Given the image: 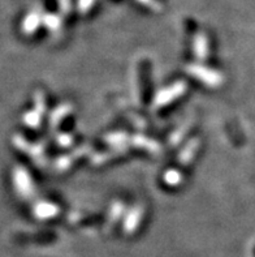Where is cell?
Instances as JSON below:
<instances>
[{"mask_svg": "<svg viewBox=\"0 0 255 257\" xmlns=\"http://www.w3.org/2000/svg\"><path fill=\"white\" fill-rule=\"evenodd\" d=\"M59 213H60V208L58 205L46 201L39 202L36 209H34V214L41 219L52 218V217H56Z\"/></svg>", "mask_w": 255, "mask_h": 257, "instance_id": "cell-7", "label": "cell"}, {"mask_svg": "<svg viewBox=\"0 0 255 257\" xmlns=\"http://www.w3.org/2000/svg\"><path fill=\"white\" fill-rule=\"evenodd\" d=\"M187 130H189V123H185L182 124L180 128H177V130L174 131L173 134L171 135V137H169V144H171L172 147H176V145H178V143H180L182 139H184L185 134L187 132Z\"/></svg>", "mask_w": 255, "mask_h": 257, "instance_id": "cell-12", "label": "cell"}, {"mask_svg": "<svg viewBox=\"0 0 255 257\" xmlns=\"http://www.w3.org/2000/svg\"><path fill=\"white\" fill-rule=\"evenodd\" d=\"M186 72L194 78H197L198 81L204 84L210 88H217L223 84V75L215 69L207 68L202 64H189L186 65Z\"/></svg>", "mask_w": 255, "mask_h": 257, "instance_id": "cell-1", "label": "cell"}, {"mask_svg": "<svg viewBox=\"0 0 255 257\" xmlns=\"http://www.w3.org/2000/svg\"><path fill=\"white\" fill-rule=\"evenodd\" d=\"M17 176H19L17 179L21 180V187H20V189H21L24 193H29L30 191H32V182H30L29 179V175H28L25 171L21 170Z\"/></svg>", "mask_w": 255, "mask_h": 257, "instance_id": "cell-15", "label": "cell"}, {"mask_svg": "<svg viewBox=\"0 0 255 257\" xmlns=\"http://www.w3.org/2000/svg\"><path fill=\"white\" fill-rule=\"evenodd\" d=\"M75 160L76 158L73 157V154L60 157V158L56 161V169H58L59 171H65V170H68L69 167L72 166V163H73Z\"/></svg>", "mask_w": 255, "mask_h": 257, "instance_id": "cell-14", "label": "cell"}, {"mask_svg": "<svg viewBox=\"0 0 255 257\" xmlns=\"http://www.w3.org/2000/svg\"><path fill=\"white\" fill-rule=\"evenodd\" d=\"M26 120H28L29 125L38 128L39 123H41V114H39L38 111H36V112H29V114L26 115Z\"/></svg>", "mask_w": 255, "mask_h": 257, "instance_id": "cell-16", "label": "cell"}, {"mask_svg": "<svg viewBox=\"0 0 255 257\" xmlns=\"http://www.w3.org/2000/svg\"><path fill=\"white\" fill-rule=\"evenodd\" d=\"M186 84L184 81H176L171 86H167V88L159 90L158 93L154 97V101H152V107L154 108H162L167 104H169L171 102H173L174 99H177L178 97L185 94L186 91Z\"/></svg>", "mask_w": 255, "mask_h": 257, "instance_id": "cell-2", "label": "cell"}, {"mask_svg": "<svg viewBox=\"0 0 255 257\" xmlns=\"http://www.w3.org/2000/svg\"><path fill=\"white\" fill-rule=\"evenodd\" d=\"M142 215L143 209L141 208V206H133L129 212H128V214L125 215V219H124V231H125L126 234H132L133 231H136V228L138 227V225L141 223Z\"/></svg>", "mask_w": 255, "mask_h": 257, "instance_id": "cell-3", "label": "cell"}, {"mask_svg": "<svg viewBox=\"0 0 255 257\" xmlns=\"http://www.w3.org/2000/svg\"><path fill=\"white\" fill-rule=\"evenodd\" d=\"M123 210L124 205L121 202H113L112 206H111L110 209V213H108V221H110L111 223H115L120 215L123 214Z\"/></svg>", "mask_w": 255, "mask_h": 257, "instance_id": "cell-13", "label": "cell"}, {"mask_svg": "<svg viewBox=\"0 0 255 257\" xmlns=\"http://www.w3.org/2000/svg\"><path fill=\"white\" fill-rule=\"evenodd\" d=\"M129 145H120V147H111L110 150H106V152H102V153L94 154L91 157V163L98 166V165H103V163L108 162L110 160L115 158L117 156H121L128 150Z\"/></svg>", "mask_w": 255, "mask_h": 257, "instance_id": "cell-4", "label": "cell"}, {"mask_svg": "<svg viewBox=\"0 0 255 257\" xmlns=\"http://www.w3.org/2000/svg\"><path fill=\"white\" fill-rule=\"evenodd\" d=\"M72 111V106L68 103H63L60 104L59 107H56L55 110L52 111L51 117H50V123H51V127L52 128H58L60 121L64 119L67 115L69 114Z\"/></svg>", "mask_w": 255, "mask_h": 257, "instance_id": "cell-9", "label": "cell"}, {"mask_svg": "<svg viewBox=\"0 0 255 257\" xmlns=\"http://www.w3.org/2000/svg\"><path fill=\"white\" fill-rule=\"evenodd\" d=\"M58 143L60 147L63 148H68L71 147L72 144H73V137L71 135H59L58 136Z\"/></svg>", "mask_w": 255, "mask_h": 257, "instance_id": "cell-17", "label": "cell"}, {"mask_svg": "<svg viewBox=\"0 0 255 257\" xmlns=\"http://www.w3.org/2000/svg\"><path fill=\"white\" fill-rule=\"evenodd\" d=\"M129 141L132 143V145H134L136 148L145 149L152 154H159L162 152V148H160V145H159L155 140L143 136V135H136V136L130 137Z\"/></svg>", "mask_w": 255, "mask_h": 257, "instance_id": "cell-5", "label": "cell"}, {"mask_svg": "<svg viewBox=\"0 0 255 257\" xmlns=\"http://www.w3.org/2000/svg\"><path fill=\"white\" fill-rule=\"evenodd\" d=\"M198 148H199V140L198 139H191L186 143L182 149H181L180 154H178V163L182 166H186L191 161L194 160V156L197 153Z\"/></svg>", "mask_w": 255, "mask_h": 257, "instance_id": "cell-6", "label": "cell"}, {"mask_svg": "<svg viewBox=\"0 0 255 257\" xmlns=\"http://www.w3.org/2000/svg\"><path fill=\"white\" fill-rule=\"evenodd\" d=\"M130 137L125 132H113V134L104 136L106 141L110 147H120V145H128L129 144Z\"/></svg>", "mask_w": 255, "mask_h": 257, "instance_id": "cell-10", "label": "cell"}, {"mask_svg": "<svg viewBox=\"0 0 255 257\" xmlns=\"http://www.w3.org/2000/svg\"><path fill=\"white\" fill-rule=\"evenodd\" d=\"M193 49L194 56H195L199 62L206 60L207 56H208V42H207V38L203 34H198V36L194 38Z\"/></svg>", "mask_w": 255, "mask_h": 257, "instance_id": "cell-8", "label": "cell"}, {"mask_svg": "<svg viewBox=\"0 0 255 257\" xmlns=\"http://www.w3.org/2000/svg\"><path fill=\"white\" fill-rule=\"evenodd\" d=\"M163 180H164L165 184H168V186L174 187L178 186L181 182H182V174L176 169H171L167 170L163 175Z\"/></svg>", "mask_w": 255, "mask_h": 257, "instance_id": "cell-11", "label": "cell"}]
</instances>
